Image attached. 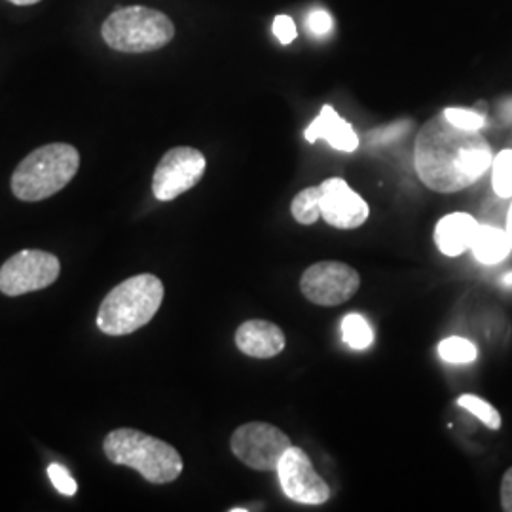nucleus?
Instances as JSON below:
<instances>
[{
    "label": "nucleus",
    "mask_w": 512,
    "mask_h": 512,
    "mask_svg": "<svg viewBox=\"0 0 512 512\" xmlns=\"http://www.w3.org/2000/svg\"><path fill=\"white\" fill-rule=\"evenodd\" d=\"M492 162V148L480 131L458 128L444 112L431 118L416 137L418 177L440 194H454L475 184Z\"/></svg>",
    "instance_id": "f257e3e1"
},
{
    "label": "nucleus",
    "mask_w": 512,
    "mask_h": 512,
    "mask_svg": "<svg viewBox=\"0 0 512 512\" xmlns=\"http://www.w3.org/2000/svg\"><path fill=\"white\" fill-rule=\"evenodd\" d=\"M164 302V283L152 274L133 275L114 287L97 311V327L107 336L143 329Z\"/></svg>",
    "instance_id": "f03ea898"
},
{
    "label": "nucleus",
    "mask_w": 512,
    "mask_h": 512,
    "mask_svg": "<svg viewBox=\"0 0 512 512\" xmlns=\"http://www.w3.org/2000/svg\"><path fill=\"white\" fill-rule=\"evenodd\" d=\"M103 450L110 463L135 469L150 484H169L183 473V458L171 444L137 429L110 431Z\"/></svg>",
    "instance_id": "7ed1b4c3"
},
{
    "label": "nucleus",
    "mask_w": 512,
    "mask_h": 512,
    "mask_svg": "<svg viewBox=\"0 0 512 512\" xmlns=\"http://www.w3.org/2000/svg\"><path fill=\"white\" fill-rule=\"evenodd\" d=\"M80 167L73 145L50 143L21 160L12 175V192L21 202H42L71 183Z\"/></svg>",
    "instance_id": "20e7f679"
},
{
    "label": "nucleus",
    "mask_w": 512,
    "mask_h": 512,
    "mask_svg": "<svg viewBox=\"0 0 512 512\" xmlns=\"http://www.w3.org/2000/svg\"><path fill=\"white\" fill-rule=\"evenodd\" d=\"M105 44L122 54H148L167 46L175 37V25L164 12L148 6H124L105 19L101 27Z\"/></svg>",
    "instance_id": "39448f33"
},
{
    "label": "nucleus",
    "mask_w": 512,
    "mask_h": 512,
    "mask_svg": "<svg viewBox=\"0 0 512 512\" xmlns=\"http://www.w3.org/2000/svg\"><path fill=\"white\" fill-rule=\"evenodd\" d=\"M293 446L291 439L275 425L253 421L238 427L230 439L234 456L249 469L277 473L279 461Z\"/></svg>",
    "instance_id": "423d86ee"
},
{
    "label": "nucleus",
    "mask_w": 512,
    "mask_h": 512,
    "mask_svg": "<svg viewBox=\"0 0 512 512\" xmlns=\"http://www.w3.org/2000/svg\"><path fill=\"white\" fill-rule=\"evenodd\" d=\"M61 274L59 258L40 251L23 249L10 256L0 268V293L6 296H21L50 287Z\"/></svg>",
    "instance_id": "0eeeda50"
},
{
    "label": "nucleus",
    "mask_w": 512,
    "mask_h": 512,
    "mask_svg": "<svg viewBox=\"0 0 512 512\" xmlns=\"http://www.w3.org/2000/svg\"><path fill=\"white\" fill-rule=\"evenodd\" d=\"M361 277L346 262L323 260L310 266L302 279L300 291L310 300L311 304L332 308L351 300V296L359 291Z\"/></svg>",
    "instance_id": "6e6552de"
},
{
    "label": "nucleus",
    "mask_w": 512,
    "mask_h": 512,
    "mask_svg": "<svg viewBox=\"0 0 512 512\" xmlns=\"http://www.w3.org/2000/svg\"><path fill=\"white\" fill-rule=\"evenodd\" d=\"M205 156L200 150L177 147L167 150L152 177V194L158 202H173L202 181Z\"/></svg>",
    "instance_id": "1a4fd4ad"
},
{
    "label": "nucleus",
    "mask_w": 512,
    "mask_h": 512,
    "mask_svg": "<svg viewBox=\"0 0 512 512\" xmlns=\"http://www.w3.org/2000/svg\"><path fill=\"white\" fill-rule=\"evenodd\" d=\"M277 476L285 495L300 505H323L330 499L329 484L317 475L308 454L298 446L285 452Z\"/></svg>",
    "instance_id": "9d476101"
},
{
    "label": "nucleus",
    "mask_w": 512,
    "mask_h": 512,
    "mask_svg": "<svg viewBox=\"0 0 512 512\" xmlns=\"http://www.w3.org/2000/svg\"><path fill=\"white\" fill-rule=\"evenodd\" d=\"M321 186V219L338 230H355L365 224L370 207L344 179H327Z\"/></svg>",
    "instance_id": "9b49d317"
},
{
    "label": "nucleus",
    "mask_w": 512,
    "mask_h": 512,
    "mask_svg": "<svg viewBox=\"0 0 512 512\" xmlns=\"http://www.w3.org/2000/svg\"><path fill=\"white\" fill-rule=\"evenodd\" d=\"M287 344L283 330L275 323L264 319H251L236 330V346L241 353L255 359H272L279 355Z\"/></svg>",
    "instance_id": "f8f14e48"
},
{
    "label": "nucleus",
    "mask_w": 512,
    "mask_h": 512,
    "mask_svg": "<svg viewBox=\"0 0 512 512\" xmlns=\"http://www.w3.org/2000/svg\"><path fill=\"white\" fill-rule=\"evenodd\" d=\"M304 137L308 143H315L319 139H325L330 147L340 152H355L359 147V137L336 110L330 105H325L319 116L311 122L310 128L304 131Z\"/></svg>",
    "instance_id": "ddd939ff"
},
{
    "label": "nucleus",
    "mask_w": 512,
    "mask_h": 512,
    "mask_svg": "<svg viewBox=\"0 0 512 512\" xmlns=\"http://www.w3.org/2000/svg\"><path fill=\"white\" fill-rule=\"evenodd\" d=\"M480 224L467 213H452L439 220L435 228V243L446 256L463 255L473 247Z\"/></svg>",
    "instance_id": "4468645a"
},
{
    "label": "nucleus",
    "mask_w": 512,
    "mask_h": 512,
    "mask_svg": "<svg viewBox=\"0 0 512 512\" xmlns=\"http://www.w3.org/2000/svg\"><path fill=\"white\" fill-rule=\"evenodd\" d=\"M473 253L482 264H497L511 253L512 243L509 234L495 226H480L473 241Z\"/></svg>",
    "instance_id": "2eb2a0df"
},
{
    "label": "nucleus",
    "mask_w": 512,
    "mask_h": 512,
    "mask_svg": "<svg viewBox=\"0 0 512 512\" xmlns=\"http://www.w3.org/2000/svg\"><path fill=\"white\" fill-rule=\"evenodd\" d=\"M291 213L294 220L310 226L321 219V186H311L296 194L293 203H291Z\"/></svg>",
    "instance_id": "dca6fc26"
},
{
    "label": "nucleus",
    "mask_w": 512,
    "mask_h": 512,
    "mask_svg": "<svg viewBox=\"0 0 512 512\" xmlns=\"http://www.w3.org/2000/svg\"><path fill=\"white\" fill-rule=\"evenodd\" d=\"M342 334L346 344L353 349H366L374 340V334L365 317L357 313H351L342 321Z\"/></svg>",
    "instance_id": "f3484780"
},
{
    "label": "nucleus",
    "mask_w": 512,
    "mask_h": 512,
    "mask_svg": "<svg viewBox=\"0 0 512 512\" xmlns=\"http://www.w3.org/2000/svg\"><path fill=\"white\" fill-rule=\"evenodd\" d=\"M439 355L442 361L446 363H456V365H465V363H473L476 359V346L473 342L465 340V338H446L444 342H440Z\"/></svg>",
    "instance_id": "a211bd4d"
},
{
    "label": "nucleus",
    "mask_w": 512,
    "mask_h": 512,
    "mask_svg": "<svg viewBox=\"0 0 512 512\" xmlns=\"http://www.w3.org/2000/svg\"><path fill=\"white\" fill-rule=\"evenodd\" d=\"M492 184L499 198H512V150H503L495 156Z\"/></svg>",
    "instance_id": "6ab92c4d"
},
{
    "label": "nucleus",
    "mask_w": 512,
    "mask_h": 512,
    "mask_svg": "<svg viewBox=\"0 0 512 512\" xmlns=\"http://www.w3.org/2000/svg\"><path fill=\"white\" fill-rule=\"evenodd\" d=\"M458 404L461 408H465L467 412L476 416L484 425H488L490 429H494V431L501 429V414L495 410L492 404L486 403L484 399H480L476 395H461Z\"/></svg>",
    "instance_id": "aec40b11"
},
{
    "label": "nucleus",
    "mask_w": 512,
    "mask_h": 512,
    "mask_svg": "<svg viewBox=\"0 0 512 512\" xmlns=\"http://www.w3.org/2000/svg\"><path fill=\"white\" fill-rule=\"evenodd\" d=\"M48 476H50V482L54 484V488L59 494L73 497L78 492V484H76V480H74L73 475L69 473V469L65 465L52 463L48 467Z\"/></svg>",
    "instance_id": "412c9836"
},
{
    "label": "nucleus",
    "mask_w": 512,
    "mask_h": 512,
    "mask_svg": "<svg viewBox=\"0 0 512 512\" xmlns=\"http://www.w3.org/2000/svg\"><path fill=\"white\" fill-rule=\"evenodd\" d=\"M444 116H446L452 124H456L458 128L480 131V129L486 126V118H484L482 114L475 112V110L456 109V107H452V109L444 110Z\"/></svg>",
    "instance_id": "4be33fe9"
},
{
    "label": "nucleus",
    "mask_w": 512,
    "mask_h": 512,
    "mask_svg": "<svg viewBox=\"0 0 512 512\" xmlns=\"http://www.w3.org/2000/svg\"><path fill=\"white\" fill-rule=\"evenodd\" d=\"M334 27V21L327 10H311L310 16H308V29L311 31V35L315 37H325L329 35Z\"/></svg>",
    "instance_id": "5701e85b"
},
{
    "label": "nucleus",
    "mask_w": 512,
    "mask_h": 512,
    "mask_svg": "<svg viewBox=\"0 0 512 512\" xmlns=\"http://www.w3.org/2000/svg\"><path fill=\"white\" fill-rule=\"evenodd\" d=\"M274 35L277 40L283 44V46H289L291 42H294V38L298 35L296 31V25H294L293 18L291 16H275L274 19Z\"/></svg>",
    "instance_id": "b1692460"
},
{
    "label": "nucleus",
    "mask_w": 512,
    "mask_h": 512,
    "mask_svg": "<svg viewBox=\"0 0 512 512\" xmlns=\"http://www.w3.org/2000/svg\"><path fill=\"white\" fill-rule=\"evenodd\" d=\"M408 128H410L408 122H401V124H393L389 128L376 129V131L370 133V137H372V143H389L395 137H401L403 133L408 131Z\"/></svg>",
    "instance_id": "393cba45"
},
{
    "label": "nucleus",
    "mask_w": 512,
    "mask_h": 512,
    "mask_svg": "<svg viewBox=\"0 0 512 512\" xmlns=\"http://www.w3.org/2000/svg\"><path fill=\"white\" fill-rule=\"evenodd\" d=\"M501 507L503 511L512 512V467L501 480Z\"/></svg>",
    "instance_id": "a878e982"
},
{
    "label": "nucleus",
    "mask_w": 512,
    "mask_h": 512,
    "mask_svg": "<svg viewBox=\"0 0 512 512\" xmlns=\"http://www.w3.org/2000/svg\"><path fill=\"white\" fill-rule=\"evenodd\" d=\"M8 2H12L16 6H33V4H38L40 0H8Z\"/></svg>",
    "instance_id": "bb28decb"
},
{
    "label": "nucleus",
    "mask_w": 512,
    "mask_h": 512,
    "mask_svg": "<svg viewBox=\"0 0 512 512\" xmlns=\"http://www.w3.org/2000/svg\"><path fill=\"white\" fill-rule=\"evenodd\" d=\"M507 234H509V239H511L512 243V203L511 209H509V215H507V230H505Z\"/></svg>",
    "instance_id": "cd10ccee"
},
{
    "label": "nucleus",
    "mask_w": 512,
    "mask_h": 512,
    "mask_svg": "<svg viewBox=\"0 0 512 512\" xmlns=\"http://www.w3.org/2000/svg\"><path fill=\"white\" fill-rule=\"evenodd\" d=\"M501 283H503L505 287H509V289H512V272L511 274L505 275V277L501 279Z\"/></svg>",
    "instance_id": "c85d7f7f"
}]
</instances>
